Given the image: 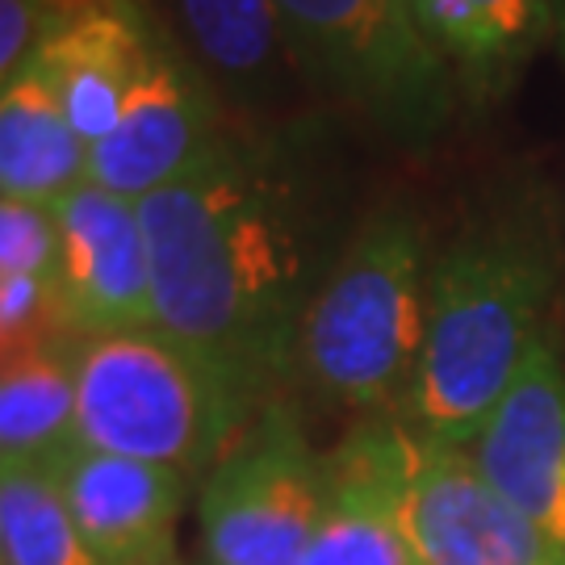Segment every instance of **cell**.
<instances>
[{"label":"cell","instance_id":"obj_1","mask_svg":"<svg viewBox=\"0 0 565 565\" xmlns=\"http://www.w3.org/2000/svg\"><path fill=\"white\" fill-rule=\"evenodd\" d=\"M139 214L156 327L256 411L285 398L302 315L323 281L289 163L223 135L181 181L147 193Z\"/></svg>","mask_w":565,"mask_h":565},{"label":"cell","instance_id":"obj_2","mask_svg":"<svg viewBox=\"0 0 565 565\" xmlns=\"http://www.w3.org/2000/svg\"><path fill=\"white\" fill-rule=\"evenodd\" d=\"M553 260L536 231L478 223L431 260L424 343L398 419L469 448L553 323Z\"/></svg>","mask_w":565,"mask_h":565},{"label":"cell","instance_id":"obj_3","mask_svg":"<svg viewBox=\"0 0 565 565\" xmlns=\"http://www.w3.org/2000/svg\"><path fill=\"white\" fill-rule=\"evenodd\" d=\"M427 239L403 205H382L348 239L298 331L294 377L352 415H398L427 319Z\"/></svg>","mask_w":565,"mask_h":565},{"label":"cell","instance_id":"obj_4","mask_svg":"<svg viewBox=\"0 0 565 565\" xmlns=\"http://www.w3.org/2000/svg\"><path fill=\"white\" fill-rule=\"evenodd\" d=\"M76 440L198 482L252 424L256 406L160 327L76 335Z\"/></svg>","mask_w":565,"mask_h":565},{"label":"cell","instance_id":"obj_5","mask_svg":"<svg viewBox=\"0 0 565 565\" xmlns=\"http://www.w3.org/2000/svg\"><path fill=\"white\" fill-rule=\"evenodd\" d=\"M289 60L323 97L385 139L427 147L457 109V84L411 0H273Z\"/></svg>","mask_w":565,"mask_h":565},{"label":"cell","instance_id":"obj_6","mask_svg":"<svg viewBox=\"0 0 565 565\" xmlns=\"http://www.w3.org/2000/svg\"><path fill=\"white\" fill-rule=\"evenodd\" d=\"M327 507V457L298 406L264 403L202 478V565H302Z\"/></svg>","mask_w":565,"mask_h":565},{"label":"cell","instance_id":"obj_7","mask_svg":"<svg viewBox=\"0 0 565 565\" xmlns=\"http://www.w3.org/2000/svg\"><path fill=\"white\" fill-rule=\"evenodd\" d=\"M398 524L415 565H532L553 548L482 478L469 448L406 427Z\"/></svg>","mask_w":565,"mask_h":565},{"label":"cell","instance_id":"obj_8","mask_svg":"<svg viewBox=\"0 0 565 565\" xmlns=\"http://www.w3.org/2000/svg\"><path fill=\"white\" fill-rule=\"evenodd\" d=\"M223 135L218 97L205 72L160 34L114 130L88 147V181L142 202L147 193L181 181Z\"/></svg>","mask_w":565,"mask_h":565},{"label":"cell","instance_id":"obj_9","mask_svg":"<svg viewBox=\"0 0 565 565\" xmlns=\"http://www.w3.org/2000/svg\"><path fill=\"white\" fill-rule=\"evenodd\" d=\"M55 294L67 335L156 327L151 252L139 202L102 184H76L55 210Z\"/></svg>","mask_w":565,"mask_h":565},{"label":"cell","instance_id":"obj_10","mask_svg":"<svg viewBox=\"0 0 565 565\" xmlns=\"http://www.w3.org/2000/svg\"><path fill=\"white\" fill-rule=\"evenodd\" d=\"M469 457L511 511L565 553V352L548 331L486 419Z\"/></svg>","mask_w":565,"mask_h":565},{"label":"cell","instance_id":"obj_11","mask_svg":"<svg viewBox=\"0 0 565 565\" xmlns=\"http://www.w3.org/2000/svg\"><path fill=\"white\" fill-rule=\"evenodd\" d=\"M55 478L97 565H168L177 557L189 478L135 457L72 448Z\"/></svg>","mask_w":565,"mask_h":565},{"label":"cell","instance_id":"obj_12","mask_svg":"<svg viewBox=\"0 0 565 565\" xmlns=\"http://www.w3.org/2000/svg\"><path fill=\"white\" fill-rule=\"evenodd\" d=\"M406 424L364 415L327 448V507L302 565H415L398 524Z\"/></svg>","mask_w":565,"mask_h":565},{"label":"cell","instance_id":"obj_13","mask_svg":"<svg viewBox=\"0 0 565 565\" xmlns=\"http://www.w3.org/2000/svg\"><path fill=\"white\" fill-rule=\"evenodd\" d=\"M160 34L147 0H88L46 25L34 55L51 72L63 109L88 147L114 130Z\"/></svg>","mask_w":565,"mask_h":565},{"label":"cell","instance_id":"obj_14","mask_svg":"<svg viewBox=\"0 0 565 565\" xmlns=\"http://www.w3.org/2000/svg\"><path fill=\"white\" fill-rule=\"evenodd\" d=\"M465 102H494L557 39L553 0H411Z\"/></svg>","mask_w":565,"mask_h":565},{"label":"cell","instance_id":"obj_15","mask_svg":"<svg viewBox=\"0 0 565 565\" xmlns=\"http://www.w3.org/2000/svg\"><path fill=\"white\" fill-rule=\"evenodd\" d=\"M88 181V142L63 109L39 55L0 84V198L55 210Z\"/></svg>","mask_w":565,"mask_h":565},{"label":"cell","instance_id":"obj_16","mask_svg":"<svg viewBox=\"0 0 565 565\" xmlns=\"http://www.w3.org/2000/svg\"><path fill=\"white\" fill-rule=\"evenodd\" d=\"M76 335H51L0 364V461L55 465L76 440Z\"/></svg>","mask_w":565,"mask_h":565},{"label":"cell","instance_id":"obj_17","mask_svg":"<svg viewBox=\"0 0 565 565\" xmlns=\"http://www.w3.org/2000/svg\"><path fill=\"white\" fill-rule=\"evenodd\" d=\"M0 565H97L55 469L0 461Z\"/></svg>","mask_w":565,"mask_h":565},{"label":"cell","instance_id":"obj_18","mask_svg":"<svg viewBox=\"0 0 565 565\" xmlns=\"http://www.w3.org/2000/svg\"><path fill=\"white\" fill-rule=\"evenodd\" d=\"M184 34L205 72L239 93L273 81L277 60L289 55L273 0H177Z\"/></svg>","mask_w":565,"mask_h":565},{"label":"cell","instance_id":"obj_19","mask_svg":"<svg viewBox=\"0 0 565 565\" xmlns=\"http://www.w3.org/2000/svg\"><path fill=\"white\" fill-rule=\"evenodd\" d=\"M51 335H67L60 323L55 273H25L0 281V364L39 348Z\"/></svg>","mask_w":565,"mask_h":565},{"label":"cell","instance_id":"obj_20","mask_svg":"<svg viewBox=\"0 0 565 565\" xmlns=\"http://www.w3.org/2000/svg\"><path fill=\"white\" fill-rule=\"evenodd\" d=\"M55 256H60L55 214L0 198V281L25 273H55Z\"/></svg>","mask_w":565,"mask_h":565},{"label":"cell","instance_id":"obj_21","mask_svg":"<svg viewBox=\"0 0 565 565\" xmlns=\"http://www.w3.org/2000/svg\"><path fill=\"white\" fill-rule=\"evenodd\" d=\"M46 34V0H0V84L39 51Z\"/></svg>","mask_w":565,"mask_h":565},{"label":"cell","instance_id":"obj_22","mask_svg":"<svg viewBox=\"0 0 565 565\" xmlns=\"http://www.w3.org/2000/svg\"><path fill=\"white\" fill-rule=\"evenodd\" d=\"M553 9H557V51H562V60H565V0H553Z\"/></svg>","mask_w":565,"mask_h":565},{"label":"cell","instance_id":"obj_23","mask_svg":"<svg viewBox=\"0 0 565 565\" xmlns=\"http://www.w3.org/2000/svg\"><path fill=\"white\" fill-rule=\"evenodd\" d=\"M532 565H565V553L562 548H553V553H545L541 562H532Z\"/></svg>","mask_w":565,"mask_h":565},{"label":"cell","instance_id":"obj_24","mask_svg":"<svg viewBox=\"0 0 565 565\" xmlns=\"http://www.w3.org/2000/svg\"><path fill=\"white\" fill-rule=\"evenodd\" d=\"M168 565H189V562H181V557H172V562H168Z\"/></svg>","mask_w":565,"mask_h":565}]
</instances>
